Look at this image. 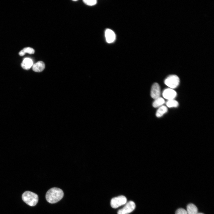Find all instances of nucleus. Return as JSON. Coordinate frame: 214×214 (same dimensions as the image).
<instances>
[{
  "label": "nucleus",
  "instance_id": "f257e3e1",
  "mask_svg": "<svg viewBox=\"0 0 214 214\" xmlns=\"http://www.w3.org/2000/svg\"><path fill=\"white\" fill-rule=\"evenodd\" d=\"M64 193L61 189L58 188H53L47 192L46 199L48 202L51 204L56 203L63 198Z\"/></svg>",
  "mask_w": 214,
  "mask_h": 214
},
{
  "label": "nucleus",
  "instance_id": "f03ea898",
  "mask_svg": "<svg viewBox=\"0 0 214 214\" xmlns=\"http://www.w3.org/2000/svg\"><path fill=\"white\" fill-rule=\"evenodd\" d=\"M22 199L28 205L31 206H34L38 202V197L36 194L30 191H27L22 194Z\"/></svg>",
  "mask_w": 214,
  "mask_h": 214
},
{
  "label": "nucleus",
  "instance_id": "7ed1b4c3",
  "mask_svg": "<svg viewBox=\"0 0 214 214\" xmlns=\"http://www.w3.org/2000/svg\"><path fill=\"white\" fill-rule=\"evenodd\" d=\"M179 83V78L176 75H169L164 81L165 84L171 89L177 87Z\"/></svg>",
  "mask_w": 214,
  "mask_h": 214
},
{
  "label": "nucleus",
  "instance_id": "20e7f679",
  "mask_svg": "<svg viewBox=\"0 0 214 214\" xmlns=\"http://www.w3.org/2000/svg\"><path fill=\"white\" fill-rule=\"evenodd\" d=\"M126 197L124 196H120L113 198L111 200L110 204L114 208H116L125 204L127 202Z\"/></svg>",
  "mask_w": 214,
  "mask_h": 214
},
{
  "label": "nucleus",
  "instance_id": "39448f33",
  "mask_svg": "<svg viewBox=\"0 0 214 214\" xmlns=\"http://www.w3.org/2000/svg\"><path fill=\"white\" fill-rule=\"evenodd\" d=\"M136 204L132 201H130L127 203L122 208L119 210L118 214H128L132 212L135 209Z\"/></svg>",
  "mask_w": 214,
  "mask_h": 214
},
{
  "label": "nucleus",
  "instance_id": "423d86ee",
  "mask_svg": "<svg viewBox=\"0 0 214 214\" xmlns=\"http://www.w3.org/2000/svg\"><path fill=\"white\" fill-rule=\"evenodd\" d=\"M160 88L159 85L156 83H154L152 85L151 89V97L154 99H156L160 97Z\"/></svg>",
  "mask_w": 214,
  "mask_h": 214
},
{
  "label": "nucleus",
  "instance_id": "0eeeda50",
  "mask_svg": "<svg viewBox=\"0 0 214 214\" xmlns=\"http://www.w3.org/2000/svg\"><path fill=\"white\" fill-rule=\"evenodd\" d=\"M177 95L176 92L173 89L167 88L163 92V96L166 99L169 100L174 99Z\"/></svg>",
  "mask_w": 214,
  "mask_h": 214
},
{
  "label": "nucleus",
  "instance_id": "6e6552de",
  "mask_svg": "<svg viewBox=\"0 0 214 214\" xmlns=\"http://www.w3.org/2000/svg\"><path fill=\"white\" fill-rule=\"evenodd\" d=\"M105 37L107 42L109 43H113L116 38L114 32L110 29H107L105 30Z\"/></svg>",
  "mask_w": 214,
  "mask_h": 214
},
{
  "label": "nucleus",
  "instance_id": "1a4fd4ad",
  "mask_svg": "<svg viewBox=\"0 0 214 214\" xmlns=\"http://www.w3.org/2000/svg\"><path fill=\"white\" fill-rule=\"evenodd\" d=\"M33 62L32 59L29 58H24L21 64L22 67L24 69H29L33 65Z\"/></svg>",
  "mask_w": 214,
  "mask_h": 214
},
{
  "label": "nucleus",
  "instance_id": "9d476101",
  "mask_svg": "<svg viewBox=\"0 0 214 214\" xmlns=\"http://www.w3.org/2000/svg\"><path fill=\"white\" fill-rule=\"evenodd\" d=\"M45 68V64L43 62L40 61L33 64V70L36 72H39L43 71Z\"/></svg>",
  "mask_w": 214,
  "mask_h": 214
},
{
  "label": "nucleus",
  "instance_id": "9b49d317",
  "mask_svg": "<svg viewBox=\"0 0 214 214\" xmlns=\"http://www.w3.org/2000/svg\"><path fill=\"white\" fill-rule=\"evenodd\" d=\"M198 210L197 207L193 204L190 203L187 206L186 211L187 214H197Z\"/></svg>",
  "mask_w": 214,
  "mask_h": 214
},
{
  "label": "nucleus",
  "instance_id": "f8f14e48",
  "mask_svg": "<svg viewBox=\"0 0 214 214\" xmlns=\"http://www.w3.org/2000/svg\"><path fill=\"white\" fill-rule=\"evenodd\" d=\"M34 53V50L32 48L28 47L24 48L20 51L19 53V55L21 56L24 55L26 53L29 54H32Z\"/></svg>",
  "mask_w": 214,
  "mask_h": 214
},
{
  "label": "nucleus",
  "instance_id": "ddd939ff",
  "mask_svg": "<svg viewBox=\"0 0 214 214\" xmlns=\"http://www.w3.org/2000/svg\"><path fill=\"white\" fill-rule=\"evenodd\" d=\"M167 108L165 106H162L160 107L157 110L156 115L157 117H160L167 111Z\"/></svg>",
  "mask_w": 214,
  "mask_h": 214
},
{
  "label": "nucleus",
  "instance_id": "4468645a",
  "mask_svg": "<svg viewBox=\"0 0 214 214\" xmlns=\"http://www.w3.org/2000/svg\"><path fill=\"white\" fill-rule=\"evenodd\" d=\"M164 103L165 100L163 99L160 97L155 99L152 103V106L156 108L161 106Z\"/></svg>",
  "mask_w": 214,
  "mask_h": 214
},
{
  "label": "nucleus",
  "instance_id": "2eb2a0df",
  "mask_svg": "<svg viewBox=\"0 0 214 214\" xmlns=\"http://www.w3.org/2000/svg\"><path fill=\"white\" fill-rule=\"evenodd\" d=\"M178 102L174 99L168 100L166 103L167 106L169 108L177 107L178 106Z\"/></svg>",
  "mask_w": 214,
  "mask_h": 214
},
{
  "label": "nucleus",
  "instance_id": "dca6fc26",
  "mask_svg": "<svg viewBox=\"0 0 214 214\" xmlns=\"http://www.w3.org/2000/svg\"><path fill=\"white\" fill-rule=\"evenodd\" d=\"M83 1L85 4L90 6L94 5L96 4L97 2L96 0H84Z\"/></svg>",
  "mask_w": 214,
  "mask_h": 214
},
{
  "label": "nucleus",
  "instance_id": "f3484780",
  "mask_svg": "<svg viewBox=\"0 0 214 214\" xmlns=\"http://www.w3.org/2000/svg\"><path fill=\"white\" fill-rule=\"evenodd\" d=\"M175 214H187V213L185 210L182 208H180L176 210Z\"/></svg>",
  "mask_w": 214,
  "mask_h": 214
},
{
  "label": "nucleus",
  "instance_id": "a211bd4d",
  "mask_svg": "<svg viewBox=\"0 0 214 214\" xmlns=\"http://www.w3.org/2000/svg\"><path fill=\"white\" fill-rule=\"evenodd\" d=\"M197 214H203V213H198Z\"/></svg>",
  "mask_w": 214,
  "mask_h": 214
}]
</instances>
